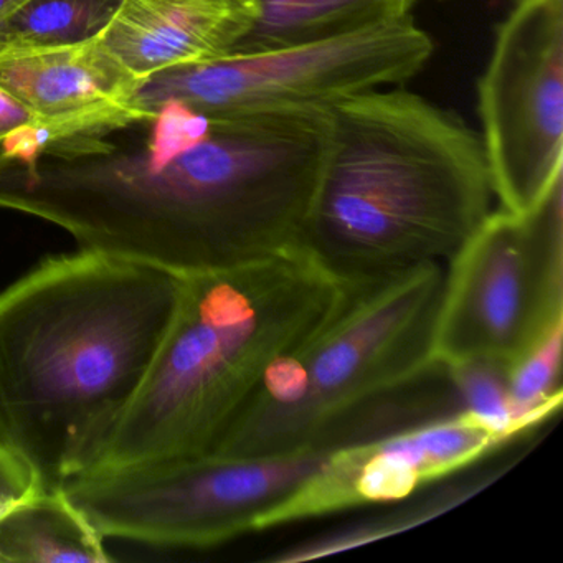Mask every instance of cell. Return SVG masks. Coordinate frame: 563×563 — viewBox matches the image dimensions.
I'll return each mask as SVG.
<instances>
[{
    "instance_id": "obj_1",
    "label": "cell",
    "mask_w": 563,
    "mask_h": 563,
    "mask_svg": "<svg viewBox=\"0 0 563 563\" xmlns=\"http://www.w3.org/2000/svg\"><path fill=\"white\" fill-rule=\"evenodd\" d=\"M328 110L206 114L179 101L0 146V210L60 227L80 249L177 276L299 245Z\"/></svg>"
},
{
    "instance_id": "obj_2",
    "label": "cell",
    "mask_w": 563,
    "mask_h": 563,
    "mask_svg": "<svg viewBox=\"0 0 563 563\" xmlns=\"http://www.w3.org/2000/svg\"><path fill=\"white\" fill-rule=\"evenodd\" d=\"M180 291L183 276L80 249L0 292V444L44 489L101 466Z\"/></svg>"
},
{
    "instance_id": "obj_3",
    "label": "cell",
    "mask_w": 563,
    "mask_h": 563,
    "mask_svg": "<svg viewBox=\"0 0 563 563\" xmlns=\"http://www.w3.org/2000/svg\"><path fill=\"white\" fill-rule=\"evenodd\" d=\"M321 173L299 245L347 283L450 262L493 213L483 141L401 88L328 110Z\"/></svg>"
},
{
    "instance_id": "obj_4",
    "label": "cell",
    "mask_w": 563,
    "mask_h": 563,
    "mask_svg": "<svg viewBox=\"0 0 563 563\" xmlns=\"http://www.w3.org/2000/svg\"><path fill=\"white\" fill-rule=\"evenodd\" d=\"M443 265L347 283L338 308L276 358L212 454L357 446L446 415L431 371Z\"/></svg>"
},
{
    "instance_id": "obj_5",
    "label": "cell",
    "mask_w": 563,
    "mask_h": 563,
    "mask_svg": "<svg viewBox=\"0 0 563 563\" xmlns=\"http://www.w3.org/2000/svg\"><path fill=\"white\" fill-rule=\"evenodd\" d=\"M345 289L301 245L183 276L169 328L97 471L212 454L273 362L321 325Z\"/></svg>"
},
{
    "instance_id": "obj_6",
    "label": "cell",
    "mask_w": 563,
    "mask_h": 563,
    "mask_svg": "<svg viewBox=\"0 0 563 563\" xmlns=\"http://www.w3.org/2000/svg\"><path fill=\"white\" fill-rule=\"evenodd\" d=\"M334 451L159 461L95 471L65 484L64 490L104 537L206 549L258 532L262 520L301 489Z\"/></svg>"
},
{
    "instance_id": "obj_7",
    "label": "cell",
    "mask_w": 563,
    "mask_h": 563,
    "mask_svg": "<svg viewBox=\"0 0 563 563\" xmlns=\"http://www.w3.org/2000/svg\"><path fill=\"white\" fill-rule=\"evenodd\" d=\"M563 325V184L527 213L493 210L443 265L433 354L509 367Z\"/></svg>"
},
{
    "instance_id": "obj_8",
    "label": "cell",
    "mask_w": 563,
    "mask_h": 563,
    "mask_svg": "<svg viewBox=\"0 0 563 563\" xmlns=\"http://www.w3.org/2000/svg\"><path fill=\"white\" fill-rule=\"evenodd\" d=\"M433 48L405 12L309 44L169 68L141 80L126 104L146 111L174 100L206 114L329 110L344 98L410 80Z\"/></svg>"
},
{
    "instance_id": "obj_9",
    "label": "cell",
    "mask_w": 563,
    "mask_h": 563,
    "mask_svg": "<svg viewBox=\"0 0 563 563\" xmlns=\"http://www.w3.org/2000/svg\"><path fill=\"white\" fill-rule=\"evenodd\" d=\"M499 209L527 213L563 184V0H520L477 85Z\"/></svg>"
},
{
    "instance_id": "obj_10",
    "label": "cell",
    "mask_w": 563,
    "mask_h": 563,
    "mask_svg": "<svg viewBox=\"0 0 563 563\" xmlns=\"http://www.w3.org/2000/svg\"><path fill=\"white\" fill-rule=\"evenodd\" d=\"M514 440L460 410L334 451L321 470L260 523L275 529L368 506H391L476 466Z\"/></svg>"
},
{
    "instance_id": "obj_11",
    "label": "cell",
    "mask_w": 563,
    "mask_h": 563,
    "mask_svg": "<svg viewBox=\"0 0 563 563\" xmlns=\"http://www.w3.org/2000/svg\"><path fill=\"white\" fill-rule=\"evenodd\" d=\"M258 0H120L98 41L137 80L233 54Z\"/></svg>"
},
{
    "instance_id": "obj_12",
    "label": "cell",
    "mask_w": 563,
    "mask_h": 563,
    "mask_svg": "<svg viewBox=\"0 0 563 563\" xmlns=\"http://www.w3.org/2000/svg\"><path fill=\"white\" fill-rule=\"evenodd\" d=\"M137 85L140 80L98 38L0 57V87L52 131L117 117L126 110Z\"/></svg>"
},
{
    "instance_id": "obj_13",
    "label": "cell",
    "mask_w": 563,
    "mask_h": 563,
    "mask_svg": "<svg viewBox=\"0 0 563 563\" xmlns=\"http://www.w3.org/2000/svg\"><path fill=\"white\" fill-rule=\"evenodd\" d=\"M104 539L64 487L38 490L0 516V562L107 563Z\"/></svg>"
},
{
    "instance_id": "obj_14",
    "label": "cell",
    "mask_w": 563,
    "mask_h": 563,
    "mask_svg": "<svg viewBox=\"0 0 563 563\" xmlns=\"http://www.w3.org/2000/svg\"><path fill=\"white\" fill-rule=\"evenodd\" d=\"M415 0H258L255 24L233 54L309 44L411 11Z\"/></svg>"
},
{
    "instance_id": "obj_15",
    "label": "cell",
    "mask_w": 563,
    "mask_h": 563,
    "mask_svg": "<svg viewBox=\"0 0 563 563\" xmlns=\"http://www.w3.org/2000/svg\"><path fill=\"white\" fill-rule=\"evenodd\" d=\"M500 471L503 470H486V473L483 471L481 474L467 477H457L456 474L444 481L443 486L434 487L427 496L417 497V499H413L415 496L408 497L407 504L401 500L400 509H395L394 512L380 514L357 526L344 527L328 536L305 540L283 549L276 555L266 556L265 560L275 563L309 562V560L357 549L385 537L397 536L466 503L470 497L476 496L484 487L494 483L500 476Z\"/></svg>"
},
{
    "instance_id": "obj_16",
    "label": "cell",
    "mask_w": 563,
    "mask_h": 563,
    "mask_svg": "<svg viewBox=\"0 0 563 563\" xmlns=\"http://www.w3.org/2000/svg\"><path fill=\"white\" fill-rule=\"evenodd\" d=\"M118 5L120 0H27L0 21V57L95 41Z\"/></svg>"
},
{
    "instance_id": "obj_17",
    "label": "cell",
    "mask_w": 563,
    "mask_h": 563,
    "mask_svg": "<svg viewBox=\"0 0 563 563\" xmlns=\"http://www.w3.org/2000/svg\"><path fill=\"white\" fill-rule=\"evenodd\" d=\"M563 325L506 367L507 394L517 421L533 431L563 401Z\"/></svg>"
},
{
    "instance_id": "obj_18",
    "label": "cell",
    "mask_w": 563,
    "mask_h": 563,
    "mask_svg": "<svg viewBox=\"0 0 563 563\" xmlns=\"http://www.w3.org/2000/svg\"><path fill=\"white\" fill-rule=\"evenodd\" d=\"M448 372L464 411L510 440L529 433L514 415L507 394L506 367L490 362H473L448 368Z\"/></svg>"
},
{
    "instance_id": "obj_19",
    "label": "cell",
    "mask_w": 563,
    "mask_h": 563,
    "mask_svg": "<svg viewBox=\"0 0 563 563\" xmlns=\"http://www.w3.org/2000/svg\"><path fill=\"white\" fill-rule=\"evenodd\" d=\"M42 489L29 464L0 444V516Z\"/></svg>"
},
{
    "instance_id": "obj_20",
    "label": "cell",
    "mask_w": 563,
    "mask_h": 563,
    "mask_svg": "<svg viewBox=\"0 0 563 563\" xmlns=\"http://www.w3.org/2000/svg\"><path fill=\"white\" fill-rule=\"evenodd\" d=\"M32 126H41V120L18 98L0 87V146L12 134Z\"/></svg>"
},
{
    "instance_id": "obj_21",
    "label": "cell",
    "mask_w": 563,
    "mask_h": 563,
    "mask_svg": "<svg viewBox=\"0 0 563 563\" xmlns=\"http://www.w3.org/2000/svg\"><path fill=\"white\" fill-rule=\"evenodd\" d=\"M27 0H0V21L8 18L15 9L21 8Z\"/></svg>"
},
{
    "instance_id": "obj_22",
    "label": "cell",
    "mask_w": 563,
    "mask_h": 563,
    "mask_svg": "<svg viewBox=\"0 0 563 563\" xmlns=\"http://www.w3.org/2000/svg\"><path fill=\"white\" fill-rule=\"evenodd\" d=\"M516 2H520V0H516Z\"/></svg>"
}]
</instances>
